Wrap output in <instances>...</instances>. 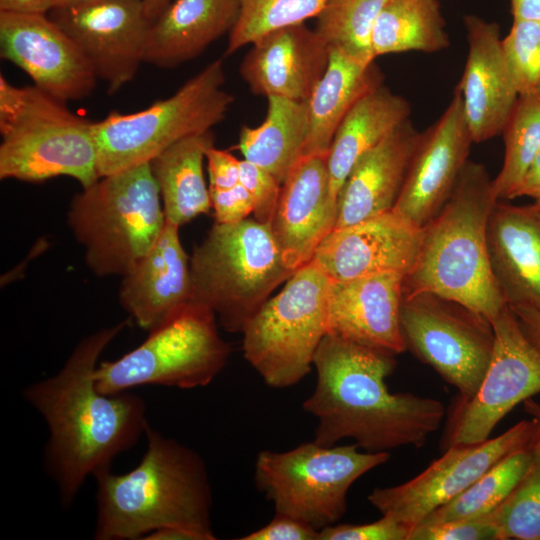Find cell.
Returning <instances> with one entry per match:
<instances>
[{"mask_svg": "<svg viewBox=\"0 0 540 540\" xmlns=\"http://www.w3.org/2000/svg\"><path fill=\"white\" fill-rule=\"evenodd\" d=\"M129 323L124 320L86 336L58 373L23 390L48 426L45 465L66 508L85 480L109 469L149 425L142 397L131 391L103 394L94 380L100 355Z\"/></svg>", "mask_w": 540, "mask_h": 540, "instance_id": "obj_1", "label": "cell"}, {"mask_svg": "<svg viewBox=\"0 0 540 540\" xmlns=\"http://www.w3.org/2000/svg\"><path fill=\"white\" fill-rule=\"evenodd\" d=\"M316 385L303 409L318 419L314 441L351 438L366 452L422 447L441 425L439 400L388 390L395 355L326 334L314 356Z\"/></svg>", "mask_w": 540, "mask_h": 540, "instance_id": "obj_2", "label": "cell"}, {"mask_svg": "<svg viewBox=\"0 0 540 540\" xmlns=\"http://www.w3.org/2000/svg\"><path fill=\"white\" fill-rule=\"evenodd\" d=\"M146 451L132 470L98 472L96 540H143L162 528H177L193 540H213L212 492L202 458L150 424Z\"/></svg>", "mask_w": 540, "mask_h": 540, "instance_id": "obj_3", "label": "cell"}, {"mask_svg": "<svg viewBox=\"0 0 540 540\" xmlns=\"http://www.w3.org/2000/svg\"><path fill=\"white\" fill-rule=\"evenodd\" d=\"M487 168L468 160L442 209L422 228L421 248L405 275V294L431 292L490 322L507 306L492 274L487 226L498 201Z\"/></svg>", "mask_w": 540, "mask_h": 540, "instance_id": "obj_4", "label": "cell"}, {"mask_svg": "<svg viewBox=\"0 0 540 540\" xmlns=\"http://www.w3.org/2000/svg\"><path fill=\"white\" fill-rule=\"evenodd\" d=\"M93 123L38 87H17L1 75L0 179L69 176L89 187L100 178Z\"/></svg>", "mask_w": 540, "mask_h": 540, "instance_id": "obj_5", "label": "cell"}, {"mask_svg": "<svg viewBox=\"0 0 540 540\" xmlns=\"http://www.w3.org/2000/svg\"><path fill=\"white\" fill-rule=\"evenodd\" d=\"M76 194L67 223L96 276H123L152 248L166 223L150 163L108 176Z\"/></svg>", "mask_w": 540, "mask_h": 540, "instance_id": "obj_6", "label": "cell"}, {"mask_svg": "<svg viewBox=\"0 0 540 540\" xmlns=\"http://www.w3.org/2000/svg\"><path fill=\"white\" fill-rule=\"evenodd\" d=\"M192 301L209 307L229 332H241L286 282V265L270 224L214 223L190 257Z\"/></svg>", "mask_w": 540, "mask_h": 540, "instance_id": "obj_7", "label": "cell"}, {"mask_svg": "<svg viewBox=\"0 0 540 540\" xmlns=\"http://www.w3.org/2000/svg\"><path fill=\"white\" fill-rule=\"evenodd\" d=\"M219 58L188 79L173 95L133 112H111L93 123L99 177L144 163L176 142L211 131L227 115L234 97L224 88Z\"/></svg>", "mask_w": 540, "mask_h": 540, "instance_id": "obj_8", "label": "cell"}, {"mask_svg": "<svg viewBox=\"0 0 540 540\" xmlns=\"http://www.w3.org/2000/svg\"><path fill=\"white\" fill-rule=\"evenodd\" d=\"M216 318L209 307L189 301L149 330L139 346L116 360L98 363L96 388L113 395L145 385H208L231 352L218 333Z\"/></svg>", "mask_w": 540, "mask_h": 540, "instance_id": "obj_9", "label": "cell"}, {"mask_svg": "<svg viewBox=\"0 0 540 540\" xmlns=\"http://www.w3.org/2000/svg\"><path fill=\"white\" fill-rule=\"evenodd\" d=\"M330 282L311 260L296 270L244 327V357L268 386L290 387L310 372L327 334Z\"/></svg>", "mask_w": 540, "mask_h": 540, "instance_id": "obj_10", "label": "cell"}, {"mask_svg": "<svg viewBox=\"0 0 540 540\" xmlns=\"http://www.w3.org/2000/svg\"><path fill=\"white\" fill-rule=\"evenodd\" d=\"M353 443L324 446L315 441L285 451H261L255 462V484L278 514L313 528L335 524L346 512L352 484L384 464L389 452H360Z\"/></svg>", "mask_w": 540, "mask_h": 540, "instance_id": "obj_11", "label": "cell"}, {"mask_svg": "<svg viewBox=\"0 0 540 540\" xmlns=\"http://www.w3.org/2000/svg\"><path fill=\"white\" fill-rule=\"evenodd\" d=\"M400 323L406 349L455 387L459 400L478 390L494 347L492 323L431 292L403 295Z\"/></svg>", "mask_w": 540, "mask_h": 540, "instance_id": "obj_12", "label": "cell"}, {"mask_svg": "<svg viewBox=\"0 0 540 540\" xmlns=\"http://www.w3.org/2000/svg\"><path fill=\"white\" fill-rule=\"evenodd\" d=\"M491 323V360L476 393L455 402L444 436L446 448L487 440L515 406L540 393V351L525 337L513 311L505 306Z\"/></svg>", "mask_w": 540, "mask_h": 540, "instance_id": "obj_13", "label": "cell"}, {"mask_svg": "<svg viewBox=\"0 0 540 540\" xmlns=\"http://www.w3.org/2000/svg\"><path fill=\"white\" fill-rule=\"evenodd\" d=\"M537 426L535 417L516 423L495 438L450 446L416 477L400 485L374 488L367 499L382 515L413 529L504 457L528 446Z\"/></svg>", "mask_w": 540, "mask_h": 540, "instance_id": "obj_14", "label": "cell"}, {"mask_svg": "<svg viewBox=\"0 0 540 540\" xmlns=\"http://www.w3.org/2000/svg\"><path fill=\"white\" fill-rule=\"evenodd\" d=\"M0 55L65 103L91 95L98 80L75 41L45 13L0 11Z\"/></svg>", "mask_w": 540, "mask_h": 540, "instance_id": "obj_15", "label": "cell"}, {"mask_svg": "<svg viewBox=\"0 0 540 540\" xmlns=\"http://www.w3.org/2000/svg\"><path fill=\"white\" fill-rule=\"evenodd\" d=\"M48 15L75 41L109 94L135 77L151 23L140 0H103Z\"/></svg>", "mask_w": 540, "mask_h": 540, "instance_id": "obj_16", "label": "cell"}, {"mask_svg": "<svg viewBox=\"0 0 540 540\" xmlns=\"http://www.w3.org/2000/svg\"><path fill=\"white\" fill-rule=\"evenodd\" d=\"M474 143L455 88L440 118L421 132L402 192L392 209L423 228L442 209Z\"/></svg>", "mask_w": 540, "mask_h": 540, "instance_id": "obj_17", "label": "cell"}, {"mask_svg": "<svg viewBox=\"0 0 540 540\" xmlns=\"http://www.w3.org/2000/svg\"><path fill=\"white\" fill-rule=\"evenodd\" d=\"M422 242V228L391 210L333 229L317 248L313 261L334 281L381 272L407 275Z\"/></svg>", "mask_w": 540, "mask_h": 540, "instance_id": "obj_18", "label": "cell"}, {"mask_svg": "<svg viewBox=\"0 0 540 540\" xmlns=\"http://www.w3.org/2000/svg\"><path fill=\"white\" fill-rule=\"evenodd\" d=\"M405 275L381 272L349 280H331L327 334L387 352L403 353L400 310Z\"/></svg>", "mask_w": 540, "mask_h": 540, "instance_id": "obj_19", "label": "cell"}, {"mask_svg": "<svg viewBox=\"0 0 540 540\" xmlns=\"http://www.w3.org/2000/svg\"><path fill=\"white\" fill-rule=\"evenodd\" d=\"M337 207L329 194L327 155H302L281 185L270 222L274 239L290 270L309 263L334 229Z\"/></svg>", "mask_w": 540, "mask_h": 540, "instance_id": "obj_20", "label": "cell"}, {"mask_svg": "<svg viewBox=\"0 0 540 540\" xmlns=\"http://www.w3.org/2000/svg\"><path fill=\"white\" fill-rule=\"evenodd\" d=\"M239 73L254 95L307 101L329 62V47L306 23L270 31L251 44Z\"/></svg>", "mask_w": 540, "mask_h": 540, "instance_id": "obj_21", "label": "cell"}, {"mask_svg": "<svg viewBox=\"0 0 540 540\" xmlns=\"http://www.w3.org/2000/svg\"><path fill=\"white\" fill-rule=\"evenodd\" d=\"M468 54L458 85L474 143L502 135L519 94L506 65L497 23L466 15Z\"/></svg>", "mask_w": 540, "mask_h": 540, "instance_id": "obj_22", "label": "cell"}, {"mask_svg": "<svg viewBox=\"0 0 540 540\" xmlns=\"http://www.w3.org/2000/svg\"><path fill=\"white\" fill-rule=\"evenodd\" d=\"M492 274L510 307L540 311V204L497 201L487 226Z\"/></svg>", "mask_w": 540, "mask_h": 540, "instance_id": "obj_23", "label": "cell"}, {"mask_svg": "<svg viewBox=\"0 0 540 540\" xmlns=\"http://www.w3.org/2000/svg\"><path fill=\"white\" fill-rule=\"evenodd\" d=\"M121 277L120 305L143 330L191 301L190 257L179 226L166 221L152 248Z\"/></svg>", "mask_w": 540, "mask_h": 540, "instance_id": "obj_24", "label": "cell"}, {"mask_svg": "<svg viewBox=\"0 0 540 540\" xmlns=\"http://www.w3.org/2000/svg\"><path fill=\"white\" fill-rule=\"evenodd\" d=\"M420 135L408 119L357 160L339 192L334 229L394 208Z\"/></svg>", "mask_w": 540, "mask_h": 540, "instance_id": "obj_25", "label": "cell"}, {"mask_svg": "<svg viewBox=\"0 0 540 540\" xmlns=\"http://www.w3.org/2000/svg\"><path fill=\"white\" fill-rule=\"evenodd\" d=\"M240 15V0H173L147 31L143 62L175 68L225 34Z\"/></svg>", "mask_w": 540, "mask_h": 540, "instance_id": "obj_26", "label": "cell"}, {"mask_svg": "<svg viewBox=\"0 0 540 540\" xmlns=\"http://www.w3.org/2000/svg\"><path fill=\"white\" fill-rule=\"evenodd\" d=\"M383 81L375 61L364 62L330 48L326 71L307 100L308 132L302 155H327L345 116Z\"/></svg>", "mask_w": 540, "mask_h": 540, "instance_id": "obj_27", "label": "cell"}, {"mask_svg": "<svg viewBox=\"0 0 540 540\" xmlns=\"http://www.w3.org/2000/svg\"><path fill=\"white\" fill-rule=\"evenodd\" d=\"M411 105L383 84L361 97L338 127L327 168L330 199L337 207L339 192L357 160L410 119Z\"/></svg>", "mask_w": 540, "mask_h": 540, "instance_id": "obj_28", "label": "cell"}, {"mask_svg": "<svg viewBox=\"0 0 540 540\" xmlns=\"http://www.w3.org/2000/svg\"><path fill=\"white\" fill-rule=\"evenodd\" d=\"M213 145L212 130L195 134L176 142L150 162L167 222L180 227L212 208L203 162Z\"/></svg>", "mask_w": 540, "mask_h": 540, "instance_id": "obj_29", "label": "cell"}, {"mask_svg": "<svg viewBox=\"0 0 540 540\" xmlns=\"http://www.w3.org/2000/svg\"><path fill=\"white\" fill-rule=\"evenodd\" d=\"M307 132V101L269 96L264 121L257 127L243 125L236 148L282 184L303 153Z\"/></svg>", "mask_w": 540, "mask_h": 540, "instance_id": "obj_30", "label": "cell"}, {"mask_svg": "<svg viewBox=\"0 0 540 540\" xmlns=\"http://www.w3.org/2000/svg\"><path fill=\"white\" fill-rule=\"evenodd\" d=\"M445 25L438 0H388L373 31L374 57L445 50L450 45Z\"/></svg>", "mask_w": 540, "mask_h": 540, "instance_id": "obj_31", "label": "cell"}, {"mask_svg": "<svg viewBox=\"0 0 540 540\" xmlns=\"http://www.w3.org/2000/svg\"><path fill=\"white\" fill-rule=\"evenodd\" d=\"M532 457L533 448L530 445L510 453L456 498L431 512L420 524L486 516L511 493L525 473Z\"/></svg>", "mask_w": 540, "mask_h": 540, "instance_id": "obj_32", "label": "cell"}, {"mask_svg": "<svg viewBox=\"0 0 540 540\" xmlns=\"http://www.w3.org/2000/svg\"><path fill=\"white\" fill-rule=\"evenodd\" d=\"M388 0H328L315 17L314 30L330 48L373 62L372 36Z\"/></svg>", "mask_w": 540, "mask_h": 540, "instance_id": "obj_33", "label": "cell"}, {"mask_svg": "<svg viewBox=\"0 0 540 540\" xmlns=\"http://www.w3.org/2000/svg\"><path fill=\"white\" fill-rule=\"evenodd\" d=\"M502 135L504 160L492 181L499 201L513 199L521 179L540 151V96L518 98Z\"/></svg>", "mask_w": 540, "mask_h": 540, "instance_id": "obj_34", "label": "cell"}, {"mask_svg": "<svg viewBox=\"0 0 540 540\" xmlns=\"http://www.w3.org/2000/svg\"><path fill=\"white\" fill-rule=\"evenodd\" d=\"M328 0H240L239 19L228 35L225 55L250 45L260 36L315 18Z\"/></svg>", "mask_w": 540, "mask_h": 540, "instance_id": "obj_35", "label": "cell"}, {"mask_svg": "<svg viewBox=\"0 0 540 540\" xmlns=\"http://www.w3.org/2000/svg\"><path fill=\"white\" fill-rule=\"evenodd\" d=\"M531 447L533 457L525 473L507 498L486 515L499 540H540V445Z\"/></svg>", "mask_w": 540, "mask_h": 540, "instance_id": "obj_36", "label": "cell"}, {"mask_svg": "<svg viewBox=\"0 0 540 540\" xmlns=\"http://www.w3.org/2000/svg\"><path fill=\"white\" fill-rule=\"evenodd\" d=\"M501 47L519 97L540 96V20H513Z\"/></svg>", "mask_w": 540, "mask_h": 540, "instance_id": "obj_37", "label": "cell"}, {"mask_svg": "<svg viewBox=\"0 0 540 540\" xmlns=\"http://www.w3.org/2000/svg\"><path fill=\"white\" fill-rule=\"evenodd\" d=\"M240 183L254 203V219L270 224L280 196L281 185L268 171L245 159L240 163Z\"/></svg>", "mask_w": 540, "mask_h": 540, "instance_id": "obj_38", "label": "cell"}, {"mask_svg": "<svg viewBox=\"0 0 540 540\" xmlns=\"http://www.w3.org/2000/svg\"><path fill=\"white\" fill-rule=\"evenodd\" d=\"M409 540H499L495 526L487 516L420 524L412 529Z\"/></svg>", "mask_w": 540, "mask_h": 540, "instance_id": "obj_39", "label": "cell"}, {"mask_svg": "<svg viewBox=\"0 0 540 540\" xmlns=\"http://www.w3.org/2000/svg\"><path fill=\"white\" fill-rule=\"evenodd\" d=\"M411 531L395 518L382 515L371 523L327 526L319 531V540H409Z\"/></svg>", "mask_w": 540, "mask_h": 540, "instance_id": "obj_40", "label": "cell"}, {"mask_svg": "<svg viewBox=\"0 0 540 540\" xmlns=\"http://www.w3.org/2000/svg\"><path fill=\"white\" fill-rule=\"evenodd\" d=\"M209 194L216 223H236L253 213V199L241 183L225 190L209 189Z\"/></svg>", "mask_w": 540, "mask_h": 540, "instance_id": "obj_41", "label": "cell"}, {"mask_svg": "<svg viewBox=\"0 0 540 540\" xmlns=\"http://www.w3.org/2000/svg\"><path fill=\"white\" fill-rule=\"evenodd\" d=\"M241 540H319V531L293 517L276 513L265 526Z\"/></svg>", "mask_w": 540, "mask_h": 540, "instance_id": "obj_42", "label": "cell"}, {"mask_svg": "<svg viewBox=\"0 0 540 540\" xmlns=\"http://www.w3.org/2000/svg\"><path fill=\"white\" fill-rule=\"evenodd\" d=\"M209 189L225 190L240 183V163L228 150L214 145L206 151Z\"/></svg>", "mask_w": 540, "mask_h": 540, "instance_id": "obj_43", "label": "cell"}, {"mask_svg": "<svg viewBox=\"0 0 540 540\" xmlns=\"http://www.w3.org/2000/svg\"><path fill=\"white\" fill-rule=\"evenodd\" d=\"M510 309L525 337L540 351V311L525 306H513Z\"/></svg>", "mask_w": 540, "mask_h": 540, "instance_id": "obj_44", "label": "cell"}, {"mask_svg": "<svg viewBox=\"0 0 540 540\" xmlns=\"http://www.w3.org/2000/svg\"><path fill=\"white\" fill-rule=\"evenodd\" d=\"M524 196L534 201L540 200V151L521 179L513 194V199Z\"/></svg>", "mask_w": 540, "mask_h": 540, "instance_id": "obj_45", "label": "cell"}, {"mask_svg": "<svg viewBox=\"0 0 540 540\" xmlns=\"http://www.w3.org/2000/svg\"><path fill=\"white\" fill-rule=\"evenodd\" d=\"M54 0H0V11L45 13L53 8Z\"/></svg>", "mask_w": 540, "mask_h": 540, "instance_id": "obj_46", "label": "cell"}, {"mask_svg": "<svg viewBox=\"0 0 540 540\" xmlns=\"http://www.w3.org/2000/svg\"><path fill=\"white\" fill-rule=\"evenodd\" d=\"M513 20H540V0H510Z\"/></svg>", "mask_w": 540, "mask_h": 540, "instance_id": "obj_47", "label": "cell"}, {"mask_svg": "<svg viewBox=\"0 0 540 540\" xmlns=\"http://www.w3.org/2000/svg\"><path fill=\"white\" fill-rule=\"evenodd\" d=\"M145 13L152 22L173 0H140Z\"/></svg>", "mask_w": 540, "mask_h": 540, "instance_id": "obj_48", "label": "cell"}, {"mask_svg": "<svg viewBox=\"0 0 540 540\" xmlns=\"http://www.w3.org/2000/svg\"><path fill=\"white\" fill-rule=\"evenodd\" d=\"M103 0H54L53 9L87 5Z\"/></svg>", "mask_w": 540, "mask_h": 540, "instance_id": "obj_49", "label": "cell"}, {"mask_svg": "<svg viewBox=\"0 0 540 540\" xmlns=\"http://www.w3.org/2000/svg\"><path fill=\"white\" fill-rule=\"evenodd\" d=\"M536 418L538 419V426L531 442L529 443L531 446L540 445V413L537 414Z\"/></svg>", "mask_w": 540, "mask_h": 540, "instance_id": "obj_50", "label": "cell"}, {"mask_svg": "<svg viewBox=\"0 0 540 540\" xmlns=\"http://www.w3.org/2000/svg\"><path fill=\"white\" fill-rule=\"evenodd\" d=\"M536 202L540 204V200H539V201H536Z\"/></svg>", "mask_w": 540, "mask_h": 540, "instance_id": "obj_51", "label": "cell"}]
</instances>
